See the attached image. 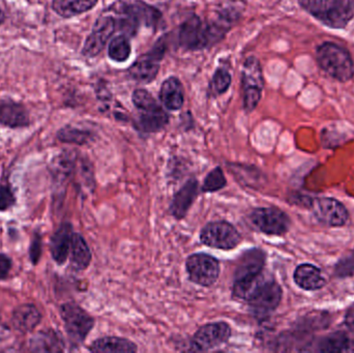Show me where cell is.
<instances>
[{
  "label": "cell",
  "instance_id": "cell-1",
  "mask_svg": "<svg viewBox=\"0 0 354 353\" xmlns=\"http://www.w3.org/2000/svg\"><path fill=\"white\" fill-rule=\"evenodd\" d=\"M230 28L228 23L205 22L199 17H191L181 24L178 31L179 45L185 50L198 51L218 43Z\"/></svg>",
  "mask_w": 354,
  "mask_h": 353
},
{
  "label": "cell",
  "instance_id": "cell-2",
  "mask_svg": "<svg viewBox=\"0 0 354 353\" xmlns=\"http://www.w3.org/2000/svg\"><path fill=\"white\" fill-rule=\"evenodd\" d=\"M319 68L330 78L347 83L354 77V61L351 52L334 41H324L315 52Z\"/></svg>",
  "mask_w": 354,
  "mask_h": 353
},
{
  "label": "cell",
  "instance_id": "cell-3",
  "mask_svg": "<svg viewBox=\"0 0 354 353\" xmlns=\"http://www.w3.org/2000/svg\"><path fill=\"white\" fill-rule=\"evenodd\" d=\"M299 3L330 28H345L354 18V0H299Z\"/></svg>",
  "mask_w": 354,
  "mask_h": 353
},
{
  "label": "cell",
  "instance_id": "cell-4",
  "mask_svg": "<svg viewBox=\"0 0 354 353\" xmlns=\"http://www.w3.org/2000/svg\"><path fill=\"white\" fill-rule=\"evenodd\" d=\"M266 260V253L260 249H252L241 255L237 261L233 281L232 294L234 298L247 300L250 294L259 283Z\"/></svg>",
  "mask_w": 354,
  "mask_h": 353
},
{
  "label": "cell",
  "instance_id": "cell-5",
  "mask_svg": "<svg viewBox=\"0 0 354 353\" xmlns=\"http://www.w3.org/2000/svg\"><path fill=\"white\" fill-rule=\"evenodd\" d=\"M132 101L138 110V117L135 122V126L139 131L157 133L167 126L169 116L149 91L145 89H136L133 93Z\"/></svg>",
  "mask_w": 354,
  "mask_h": 353
},
{
  "label": "cell",
  "instance_id": "cell-6",
  "mask_svg": "<svg viewBox=\"0 0 354 353\" xmlns=\"http://www.w3.org/2000/svg\"><path fill=\"white\" fill-rule=\"evenodd\" d=\"M282 296V288L274 280H260L247 298L250 312L256 318H266L278 308Z\"/></svg>",
  "mask_w": 354,
  "mask_h": 353
},
{
  "label": "cell",
  "instance_id": "cell-7",
  "mask_svg": "<svg viewBox=\"0 0 354 353\" xmlns=\"http://www.w3.org/2000/svg\"><path fill=\"white\" fill-rule=\"evenodd\" d=\"M60 317L68 340L74 346H79L86 340L95 327V319L76 303H66L60 307Z\"/></svg>",
  "mask_w": 354,
  "mask_h": 353
},
{
  "label": "cell",
  "instance_id": "cell-8",
  "mask_svg": "<svg viewBox=\"0 0 354 353\" xmlns=\"http://www.w3.org/2000/svg\"><path fill=\"white\" fill-rule=\"evenodd\" d=\"M241 82L243 89V108L245 111L252 112L259 104L264 88L261 64L255 56H250L243 62Z\"/></svg>",
  "mask_w": 354,
  "mask_h": 353
},
{
  "label": "cell",
  "instance_id": "cell-9",
  "mask_svg": "<svg viewBox=\"0 0 354 353\" xmlns=\"http://www.w3.org/2000/svg\"><path fill=\"white\" fill-rule=\"evenodd\" d=\"M202 244L218 250H232L241 242V236L232 224L216 221L204 226L200 232Z\"/></svg>",
  "mask_w": 354,
  "mask_h": 353
},
{
  "label": "cell",
  "instance_id": "cell-10",
  "mask_svg": "<svg viewBox=\"0 0 354 353\" xmlns=\"http://www.w3.org/2000/svg\"><path fill=\"white\" fill-rule=\"evenodd\" d=\"M185 269L189 281L203 287L216 283L220 276V263L210 255L197 253L187 257Z\"/></svg>",
  "mask_w": 354,
  "mask_h": 353
},
{
  "label": "cell",
  "instance_id": "cell-11",
  "mask_svg": "<svg viewBox=\"0 0 354 353\" xmlns=\"http://www.w3.org/2000/svg\"><path fill=\"white\" fill-rule=\"evenodd\" d=\"M165 37L160 39L153 49L141 55L129 68L131 78L137 82L149 83L155 80L160 70V62L166 53Z\"/></svg>",
  "mask_w": 354,
  "mask_h": 353
},
{
  "label": "cell",
  "instance_id": "cell-12",
  "mask_svg": "<svg viewBox=\"0 0 354 353\" xmlns=\"http://www.w3.org/2000/svg\"><path fill=\"white\" fill-rule=\"evenodd\" d=\"M253 225L268 236H284L290 228V218L277 207H258L250 215Z\"/></svg>",
  "mask_w": 354,
  "mask_h": 353
},
{
  "label": "cell",
  "instance_id": "cell-13",
  "mask_svg": "<svg viewBox=\"0 0 354 353\" xmlns=\"http://www.w3.org/2000/svg\"><path fill=\"white\" fill-rule=\"evenodd\" d=\"M231 337V327L224 321L207 323L200 327L192 338V352H205L220 347Z\"/></svg>",
  "mask_w": 354,
  "mask_h": 353
},
{
  "label": "cell",
  "instance_id": "cell-14",
  "mask_svg": "<svg viewBox=\"0 0 354 353\" xmlns=\"http://www.w3.org/2000/svg\"><path fill=\"white\" fill-rule=\"evenodd\" d=\"M310 207L317 221L328 227H341L348 222V211L336 199L315 198L310 203Z\"/></svg>",
  "mask_w": 354,
  "mask_h": 353
},
{
  "label": "cell",
  "instance_id": "cell-15",
  "mask_svg": "<svg viewBox=\"0 0 354 353\" xmlns=\"http://www.w3.org/2000/svg\"><path fill=\"white\" fill-rule=\"evenodd\" d=\"M116 29H118L116 21L113 17L101 16L97 18L91 35L87 37L83 46L82 55L88 58L99 55L115 32Z\"/></svg>",
  "mask_w": 354,
  "mask_h": 353
},
{
  "label": "cell",
  "instance_id": "cell-16",
  "mask_svg": "<svg viewBox=\"0 0 354 353\" xmlns=\"http://www.w3.org/2000/svg\"><path fill=\"white\" fill-rule=\"evenodd\" d=\"M28 110L23 104L10 99H0V124L10 128H24L30 126Z\"/></svg>",
  "mask_w": 354,
  "mask_h": 353
},
{
  "label": "cell",
  "instance_id": "cell-17",
  "mask_svg": "<svg viewBox=\"0 0 354 353\" xmlns=\"http://www.w3.org/2000/svg\"><path fill=\"white\" fill-rule=\"evenodd\" d=\"M73 234L74 232H73L72 224L64 222L52 236L50 240V252L56 265H64L68 260Z\"/></svg>",
  "mask_w": 354,
  "mask_h": 353
},
{
  "label": "cell",
  "instance_id": "cell-18",
  "mask_svg": "<svg viewBox=\"0 0 354 353\" xmlns=\"http://www.w3.org/2000/svg\"><path fill=\"white\" fill-rule=\"evenodd\" d=\"M28 348L32 352L58 353L64 352L66 344L58 332L47 329L37 332L30 338Z\"/></svg>",
  "mask_w": 354,
  "mask_h": 353
},
{
  "label": "cell",
  "instance_id": "cell-19",
  "mask_svg": "<svg viewBox=\"0 0 354 353\" xmlns=\"http://www.w3.org/2000/svg\"><path fill=\"white\" fill-rule=\"evenodd\" d=\"M199 184L196 180H189L176 193L170 205V213L176 220H183L198 196Z\"/></svg>",
  "mask_w": 354,
  "mask_h": 353
},
{
  "label": "cell",
  "instance_id": "cell-20",
  "mask_svg": "<svg viewBox=\"0 0 354 353\" xmlns=\"http://www.w3.org/2000/svg\"><path fill=\"white\" fill-rule=\"evenodd\" d=\"M41 321V312L35 305L23 304L15 309L10 323L17 332L27 334L32 332Z\"/></svg>",
  "mask_w": 354,
  "mask_h": 353
},
{
  "label": "cell",
  "instance_id": "cell-21",
  "mask_svg": "<svg viewBox=\"0 0 354 353\" xmlns=\"http://www.w3.org/2000/svg\"><path fill=\"white\" fill-rule=\"evenodd\" d=\"M293 278L299 287L308 292L322 289L326 285V280L322 276V271L315 265L309 263L299 265L295 269Z\"/></svg>",
  "mask_w": 354,
  "mask_h": 353
},
{
  "label": "cell",
  "instance_id": "cell-22",
  "mask_svg": "<svg viewBox=\"0 0 354 353\" xmlns=\"http://www.w3.org/2000/svg\"><path fill=\"white\" fill-rule=\"evenodd\" d=\"M160 101L170 111L181 109L185 103V90L176 77L166 79L160 89Z\"/></svg>",
  "mask_w": 354,
  "mask_h": 353
},
{
  "label": "cell",
  "instance_id": "cell-23",
  "mask_svg": "<svg viewBox=\"0 0 354 353\" xmlns=\"http://www.w3.org/2000/svg\"><path fill=\"white\" fill-rule=\"evenodd\" d=\"M124 8L138 26L145 25L149 28H156L162 19V12L158 8L140 1V0L134 3L124 6Z\"/></svg>",
  "mask_w": 354,
  "mask_h": 353
},
{
  "label": "cell",
  "instance_id": "cell-24",
  "mask_svg": "<svg viewBox=\"0 0 354 353\" xmlns=\"http://www.w3.org/2000/svg\"><path fill=\"white\" fill-rule=\"evenodd\" d=\"M76 159V155L72 151H62L51 160L49 170L57 184H64L74 173Z\"/></svg>",
  "mask_w": 354,
  "mask_h": 353
},
{
  "label": "cell",
  "instance_id": "cell-25",
  "mask_svg": "<svg viewBox=\"0 0 354 353\" xmlns=\"http://www.w3.org/2000/svg\"><path fill=\"white\" fill-rule=\"evenodd\" d=\"M88 350L95 353H134L137 345L124 338L103 337L93 341Z\"/></svg>",
  "mask_w": 354,
  "mask_h": 353
},
{
  "label": "cell",
  "instance_id": "cell-26",
  "mask_svg": "<svg viewBox=\"0 0 354 353\" xmlns=\"http://www.w3.org/2000/svg\"><path fill=\"white\" fill-rule=\"evenodd\" d=\"M318 352L324 353L354 352V338L346 332H335L320 341Z\"/></svg>",
  "mask_w": 354,
  "mask_h": 353
},
{
  "label": "cell",
  "instance_id": "cell-27",
  "mask_svg": "<svg viewBox=\"0 0 354 353\" xmlns=\"http://www.w3.org/2000/svg\"><path fill=\"white\" fill-rule=\"evenodd\" d=\"M71 267L76 271H85L91 263V252L80 233L73 234L70 251Z\"/></svg>",
  "mask_w": 354,
  "mask_h": 353
},
{
  "label": "cell",
  "instance_id": "cell-28",
  "mask_svg": "<svg viewBox=\"0 0 354 353\" xmlns=\"http://www.w3.org/2000/svg\"><path fill=\"white\" fill-rule=\"evenodd\" d=\"M99 0H53L52 10L64 19L73 18L88 12Z\"/></svg>",
  "mask_w": 354,
  "mask_h": 353
},
{
  "label": "cell",
  "instance_id": "cell-29",
  "mask_svg": "<svg viewBox=\"0 0 354 353\" xmlns=\"http://www.w3.org/2000/svg\"><path fill=\"white\" fill-rule=\"evenodd\" d=\"M56 137L62 143L84 145L93 140V134L91 131L83 130V128L68 124L58 131Z\"/></svg>",
  "mask_w": 354,
  "mask_h": 353
},
{
  "label": "cell",
  "instance_id": "cell-30",
  "mask_svg": "<svg viewBox=\"0 0 354 353\" xmlns=\"http://www.w3.org/2000/svg\"><path fill=\"white\" fill-rule=\"evenodd\" d=\"M132 47L126 35H120L111 39L108 48V56L115 62H124L130 57Z\"/></svg>",
  "mask_w": 354,
  "mask_h": 353
},
{
  "label": "cell",
  "instance_id": "cell-31",
  "mask_svg": "<svg viewBox=\"0 0 354 353\" xmlns=\"http://www.w3.org/2000/svg\"><path fill=\"white\" fill-rule=\"evenodd\" d=\"M226 184L227 180L222 168L216 167L206 176L203 184H202V191L204 193L216 192V191L222 190Z\"/></svg>",
  "mask_w": 354,
  "mask_h": 353
},
{
  "label": "cell",
  "instance_id": "cell-32",
  "mask_svg": "<svg viewBox=\"0 0 354 353\" xmlns=\"http://www.w3.org/2000/svg\"><path fill=\"white\" fill-rule=\"evenodd\" d=\"M231 84V76L226 68H220L214 72L210 82V93L214 95H223L228 90Z\"/></svg>",
  "mask_w": 354,
  "mask_h": 353
},
{
  "label": "cell",
  "instance_id": "cell-33",
  "mask_svg": "<svg viewBox=\"0 0 354 353\" xmlns=\"http://www.w3.org/2000/svg\"><path fill=\"white\" fill-rule=\"evenodd\" d=\"M335 275L341 279L353 277L354 275V249L337 263L335 267Z\"/></svg>",
  "mask_w": 354,
  "mask_h": 353
},
{
  "label": "cell",
  "instance_id": "cell-34",
  "mask_svg": "<svg viewBox=\"0 0 354 353\" xmlns=\"http://www.w3.org/2000/svg\"><path fill=\"white\" fill-rule=\"evenodd\" d=\"M16 203L17 198L10 184H0V213L10 211Z\"/></svg>",
  "mask_w": 354,
  "mask_h": 353
},
{
  "label": "cell",
  "instance_id": "cell-35",
  "mask_svg": "<svg viewBox=\"0 0 354 353\" xmlns=\"http://www.w3.org/2000/svg\"><path fill=\"white\" fill-rule=\"evenodd\" d=\"M43 252V242H41V234L39 231H35L31 238L30 247H29V259L31 265H37Z\"/></svg>",
  "mask_w": 354,
  "mask_h": 353
},
{
  "label": "cell",
  "instance_id": "cell-36",
  "mask_svg": "<svg viewBox=\"0 0 354 353\" xmlns=\"http://www.w3.org/2000/svg\"><path fill=\"white\" fill-rule=\"evenodd\" d=\"M12 267V259L8 255L0 253V281H4V280L8 279Z\"/></svg>",
  "mask_w": 354,
  "mask_h": 353
},
{
  "label": "cell",
  "instance_id": "cell-37",
  "mask_svg": "<svg viewBox=\"0 0 354 353\" xmlns=\"http://www.w3.org/2000/svg\"><path fill=\"white\" fill-rule=\"evenodd\" d=\"M345 325L348 327L349 331L354 334V304L349 307L345 315Z\"/></svg>",
  "mask_w": 354,
  "mask_h": 353
},
{
  "label": "cell",
  "instance_id": "cell-38",
  "mask_svg": "<svg viewBox=\"0 0 354 353\" xmlns=\"http://www.w3.org/2000/svg\"><path fill=\"white\" fill-rule=\"evenodd\" d=\"M6 14H4L3 10L0 8V25H2L6 22Z\"/></svg>",
  "mask_w": 354,
  "mask_h": 353
},
{
  "label": "cell",
  "instance_id": "cell-39",
  "mask_svg": "<svg viewBox=\"0 0 354 353\" xmlns=\"http://www.w3.org/2000/svg\"><path fill=\"white\" fill-rule=\"evenodd\" d=\"M0 321H1V314H0Z\"/></svg>",
  "mask_w": 354,
  "mask_h": 353
}]
</instances>
